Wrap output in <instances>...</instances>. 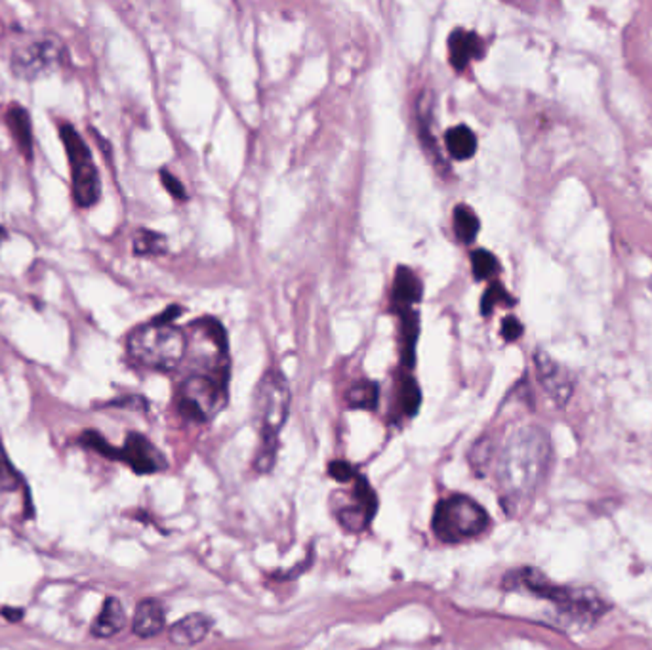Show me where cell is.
<instances>
[{"mask_svg": "<svg viewBox=\"0 0 652 650\" xmlns=\"http://www.w3.org/2000/svg\"><path fill=\"white\" fill-rule=\"evenodd\" d=\"M548 460V435L536 425H527L508 439L498 465V481L504 500L511 507L530 500L546 474Z\"/></svg>", "mask_w": 652, "mask_h": 650, "instance_id": "6da1fadb", "label": "cell"}, {"mask_svg": "<svg viewBox=\"0 0 652 650\" xmlns=\"http://www.w3.org/2000/svg\"><path fill=\"white\" fill-rule=\"evenodd\" d=\"M290 388L281 370L272 368L263 374L254 395V421L262 435L256 469L262 474L272 472L277 456L279 432L288 418Z\"/></svg>", "mask_w": 652, "mask_h": 650, "instance_id": "7a4b0ae2", "label": "cell"}, {"mask_svg": "<svg viewBox=\"0 0 652 650\" xmlns=\"http://www.w3.org/2000/svg\"><path fill=\"white\" fill-rule=\"evenodd\" d=\"M126 349L134 361L145 368L170 372L184 361L187 340L182 330L156 317L128 334Z\"/></svg>", "mask_w": 652, "mask_h": 650, "instance_id": "3957f363", "label": "cell"}, {"mask_svg": "<svg viewBox=\"0 0 652 650\" xmlns=\"http://www.w3.org/2000/svg\"><path fill=\"white\" fill-rule=\"evenodd\" d=\"M59 138L63 142L67 161L71 172V193L79 208H90L98 205L102 197V177L94 156L84 138L69 123L59 124Z\"/></svg>", "mask_w": 652, "mask_h": 650, "instance_id": "277c9868", "label": "cell"}, {"mask_svg": "<svg viewBox=\"0 0 652 650\" xmlns=\"http://www.w3.org/2000/svg\"><path fill=\"white\" fill-rule=\"evenodd\" d=\"M432 525L439 540L456 544L485 532L488 515L477 502L464 495H454L437 504Z\"/></svg>", "mask_w": 652, "mask_h": 650, "instance_id": "5b68a950", "label": "cell"}, {"mask_svg": "<svg viewBox=\"0 0 652 650\" xmlns=\"http://www.w3.org/2000/svg\"><path fill=\"white\" fill-rule=\"evenodd\" d=\"M226 402V378L218 374H193L179 388L177 407L186 418L208 421Z\"/></svg>", "mask_w": 652, "mask_h": 650, "instance_id": "8992f818", "label": "cell"}, {"mask_svg": "<svg viewBox=\"0 0 652 650\" xmlns=\"http://www.w3.org/2000/svg\"><path fill=\"white\" fill-rule=\"evenodd\" d=\"M67 61L65 44L52 35L31 38L12 52V73L17 79L35 80L56 71Z\"/></svg>", "mask_w": 652, "mask_h": 650, "instance_id": "52a82bcc", "label": "cell"}, {"mask_svg": "<svg viewBox=\"0 0 652 650\" xmlns=\"http://www.w3.org/2000/svg\"><path fill=\"white\" fill-rule=\"evenodd\" d=\"M521 581L529 591L544 597V599H550L551 602L557 604L559 609H563L565 613H571L576 616H597L604 609L603 601L595 593L586 591V590L574 591V590L555 586L546 576H542L538 570H532V569H527L521 572Z\"/></svg>", "mask_w": 652, "mask_h": 650, "instance_id": "ba28073f", "label": "cell"}, {"mask_svg": "<svg viewBox=\"0 0 652 650\" xmlns=\"http://www.w3.org/2000/svg\"><path fill=\"white\" fill-rule=\"evenodd\" d=\"M534 365L540 384L551 400L559 407H565L574 391V379L571 372L546 351H536Z\"/></svg>", "mask_w": 652, "mask_h": 650, "instance_id": "9c48e42d", "label": "cell"}, {"mask_svg": "<svg viewBox=\"0 0 652 650\" xmlns=\"http://www.w3.org/2000/svg\"><path fill=\"white\" fill-rule=\"evenodd\" d=\"M119 462L130 465L132 472L138 475L156 474L166 467V460L147 437L140 433H130L124 441V446L119 448Z\"/></svg>", "mask_w": 652, "mask_h": 650, "instance_id": "30bf717a", "label": "cell"}, {"mask_svg": "<svg viewBox=\"0 0 652 650\" xmlns=\"http://www.w3.org/2000/svg\"><path fill=\"white\" fill-rule=\"evenodd\" d=\"M448 56L456 71L465 69L471 59L483 56V40L474 31L456 29L448 37Z\"/></svg>", "mask_w": 652, "mask_h": 650, "instance_id": "8fae6325", "label": "cell"}, {"mask_svg": "<svg viewBox=\"0 0 652 650\" xmlns=\"http://www.w3.org/2000/svg\"><path fill=\"white\" fill-rule=\"evenodd\" d=\"M6 126L12 133V138L19 149V153L26 156V161H33V124L27 111L19 103H10L6 109Z\"/></svg>", "mask_w": 652, "mask_h": 650, "instance_id": "7c38bea8", "label": "cell"}, {"mask_svg": "<svg viewBox=\"0 0 652 650\" xmlns=\"http://www.w3.org/2000/svg\"><path fill=\"white\" fill-rule=\"evenodd\" d=\"M165 627V609L159 601L145 599L138 604L136 614H134L132 630L138 637L149 639L156 634H161Z\"/></svg>", "mask_w": 652, "mask_h": 650, "instance_id": "4fadbf2b", "label": "cell"}, {"mask_svg": "<svg viewBox=\"0 0 652 650\" xmlns=\"http://www.w3.org/2000/svg\"><path fill=\"white\" fill-rule=\"evenodd\" d=\"M212 627V620L205 614H189L170 627V641L177 646H193L205 639Z\"/></svg>", "mask_w": 652, "mask_h": 650, "instance_id": "5bb4252c", "label": "cell"}, {"mask_svg": "<svg viewBox=\"0 0 652 650\" xmlns=\"http://www.w3.org/2000/svg\"><path fill=\"white\" fill-rule=\"evenodd\" d=\"M420 300H422V281L418 279V275L412 272V269L399 267L393 282V296H391L393 309L397 311L412 309V305L418 304Z\"/></svg>", "mask_w": 652, "mask_h": 650, "instance_id": "9a60e30c", "label": "cell"}, {"mask_svg": "<svg viewBox=\"0 0 652 650\" xmlns=\"http://www.w3.org/2000/svg\"><path fill=\"white\" fill-rule=\"evenodd\" d=\"M124 625H126V613L123 602L115 597H109L105 599L103 607L92 625V635L98 639L113 637L124 630Z\"/></svg>", "mask_w": 652, "mask_h": 650, "instance_id": "2e32d148", "label": "cell"}, {"mask_svg": "<svg viewBox=\"0 0 652 650\" xmlns=\"http://www.w3.org/2000/svg\"><path fill=\"white\" fill-rule=\"evenodd\" d=\"M401 313V357L402 363L409 368H412L416 361V342H418V332H420V321L418 313L414 309H404Z\"/></svg>", "mask_w": 652, "mask_h": 650, "instance_id": "e0dca14e", "label": "cell"}, {"mask_svg": "<svg viewBox=\"0 0 652 650\" xmlns=\"http://www.w3.org/2000/svg\"><path fill=\"white\" fill-rule=\"evenodd\" d=\"M444 144L451 156L458 161H467L471 156L476 155L477 151V138L471 128H467L465 124L454 126L444 133Z\"/></svg>", "mask_w": 652, "mask_h": 650, "instance_id": "ac0fdd59", "label": "cell"}, {"mask_svg": "<svg viewBox=\"0 0 652 650\" xmlns=\"http://www.w3.org/2000/svg\"><path fill=\"white\" fill-rule=\"evenodd\" d=\"M479 229H481V221L474 212V208H469L467 205H458L454 208V233L458 240L464 244H471L477 239Z\"/></svg>", "mask_w": 652, "mask_h": 650, "instance_id": "d6986e66", "label": "cell"}, {"mask_svg": "<svg viewBox=\"0 0 652 650\" xmlns=\"http://www.w3.org/2000/svg\"><path fill=\"white\" fill-rule=\"evenodd\" d=\"M351 409H363V410H374L378 407L379 399V389L378 384L363 379V382H357L349 388L346 395Z\"/></svg>", "mask_w": 652, "mask_h": 650, "instance_id": "ffe728a7", "label": "cell"}, {"mask_svg": "<svg viewBox=\"0 0 652 650\" xmlns=\"http://www.w3.org/2000/svg\"><path fill=\"white\" fill-rule=\"evenodd\" d=\"M132 250L136 256H161L166 252V239L155 231L140 229L134 235Z\"/></svg>", "mask_w": 652, "mask_h": 650, "instance_id": "44dd1931", "label": "cell"}, {"mask_svg": "<svg viewBox=\"0 0 652 650\" xmlns=\"http://www.w3.org/2000/svg\"><path fill=\"white\" fill-rule=\"evenodd\" d=\"M471 269H474V275L477 281H485L500 272V263L497 256L490 254L488 250L479 249L471 254Z\"/></svg>", "mask_w": 652, "mask_h": 650, "instance_id": "7402d4cb", "label": "cell"}, {"mask_svg": "<svg viewBox=\"0 0 652 650\" xmlns=\"http://www.w3.org/2000/svg\"><path fill=\"white\" fill-rule=\"evenodd\" d=\"M399 400H401V409L407 416H414L422 405V391L418 388V384L414 382L412 378L402 379L401 384V391H399Z\"/></svg>", "mask_w": 652, "mask_h": 650, "instance_id": "603a6c76", "label": "cell"}, {"mask_svg": "<svg viewBox=\"0 0 652 650\" xmlns=\"http://www.w3.org/2000/svg\"><path fill=\"white\" fill-rule=\"evenodd\" d=\"M21 485H24V483H21L17 469L12 465V462H10L8 454H6V448H5L3 441H0V490L14 492Z\"/></svg>", "mask_w": 652, "mask_h": 650, "instance_id": "cb8c5ba5", "label": "cell"}, {"mask_svg": "<svg viewBox=\"0 0 652 650\" xmlns=\"http://www.w3.org/2000/svg\"><path fill=\"white\" fill-rule=\"evenodd\" d=\"M355 500L357 504L361 506L369 515H372L374 517V513H376V507H378V500H376V495H374V490L372 486L367 483V479H357V486H355Z\"/></svg>", "mask_w": 652, "mask_h": 650, "instance_id": "d4e9b609", "label": "cell"}, {"mask_svg": "<svg viewBox=\"0 0 652 650\" xmlns=\"http://www.w3.org/2000/svg\"><path fill=\"white\" fill-rule=\"evenodd\" d=\"M502 300L509 302V296L506 294L504 286H502V284H498V282L490 284V286H488V290L485 293V296H483V302H481L483 315H488V313L492 311V307H494V305H498V302H502Z\"/></svg>", "mask_w": 652, "mask_h": 650, "instance_id": "484cf974", "label": "cell"}, {"mask_svg": "<svg viewBox=\"0 0 652 650\" xmlns=\"http://www.w3.org/2000/svg\"><path fill=\"white\" fill-rule=\"evenodd\" d=\"M161 179H163L165 187L168 189V193H170L174 198H177V200H186V198H187V193H186L184 186L179 184V179L174 177L168 170H163V172H161Z\"/></svg>", "mask_w": 652, "mask_h": 650, "instance_id": "4316f807", "label": "cell"}, {"mask_svg": "<svg viewBox=\"0 0 652 650\" xmlns=\"http://www.w3.org/2000/svg\"><path fill=\"white\" fill-rule=\"evenodd\" d=\"M328 474H330V477H334L336 481H340V483H347V481H351L355 477L353 467L347 462H340V460L330 464Z\"/></svg>", "mask_w": 652, "mask_h": 650, "instance_id": "83f0119b", "label": "cell"}, {"mask_svg": "<svg viewBox=\"0 0 652 650\" xmlns=\"http://www.w3.org/2000/svg\"><path fill=\"white\" fill-rule=\"evenodd\" d=\"M521 334H523V325L519 323V319H515V317L504 319V323H502V336H504V338H506L508 342L519 340Z\"/></svg>", "mask_w": 652, "mask_h": 650, "instance_id": "f1b7e54d", "label": "cell"}, {"mask_svg": "<svg viewBox=\"0 0 652 650\" xmlns=\"http://www.w3.org/2000/svg\"><path fill=\"white\" fill-rule=\"evenodd\" d=\"M3 614H5L6 620H10V622H19L21 616H24V613H21L19 609H3Z\"/></svg>", "mask_w": 652, "mask_h": 650, "instance_id": "f546056e", "label": "cell"}, {"mask_svg": "<svg viewBox=\"0 0 652 650\" xmlns=\"http://www.w3.org/2000/svg\"><path fill=\"white\" fill-rule=\"evenodd\" d=\"M6 239H8V231L3 226H0V244H3Z\"/></svg>", "mask_w": 652, "mask_h": 650, "instance_id": "4dcf8cb0", "label": "cell"}, {"mask_svg": "<svg viewBox=\"0 0 652 650\" xmlns=\"http://www.w3.org/2000/svg\"><path fill=\"white\" fill-rule=\"evenodd\" d=\"M650 290H652V279H650Z\"/></svg>", "mask_w": 652, "mask_h": 650, "instance_id": "1f68e13d", "label": "cell"}]
</instances>
